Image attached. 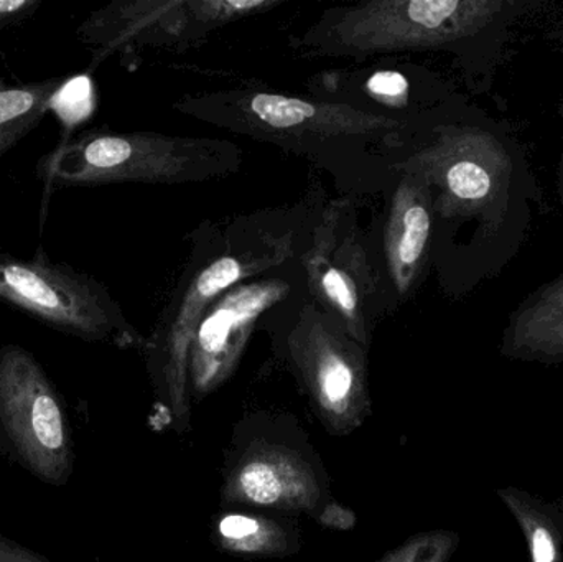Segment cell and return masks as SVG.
Masks as SVG:
<instances>
[{
	"mask_svg": "<svg viewBox=\"0 0 563 562\" xmlns=\"http://www.w3.org/2000/svg\"><path fill=\"white\" fill-rule=\"evenodd\" d=\"M0 562H53L30 548L0 535Z\"/></svg>",
	"mask_w": 563,
	"mask_h": 562,
	"instance_id": "cell-20",
	"label": "cell"
},
{
	"mask_svg": "<svg viewBox=\"0 0 563 562\" xmlns=\"http://www.w3.org/2000/svg\"><path fill=\"white\" fill-rule=\"evenodd\" d=\"M0 451L43 484L63 487L75 465L65 401L33 353L0 349Z\"/></svg>",
	"mask_w": 563,
	"mask_h": 562,
	"instance_id": "cell-8",
	"label": "cell"
},
{
	"mask_svg": "<svg viewBox=\"0 0 563 562\" xmlns=\"http://www.w3.org/2000/svg\"><path fill=\"white\" fill-rule=\"evenodd\" d=\"M323 203V195H311L224 223L205 221L191 233L187 263L147 343L168 385L184 383L198 326L218 297L298 260Z\"/></svg>",
	"mask_w": 563,
	"mask_h": 562,
	"instance_id": "cell-3",
	"label": "cell"
},
{
	"mask_svg": "<svg viewBox=\"0 0 563 562\" xmlns=\"http://www.w3.org/2000/svg\"><path fill=\"white\" fill-rule=\"evenodd\" d=\"M89 92L91 86L88 76L66 78L65 85L53 99L52 111H55L65 124H76L78 118H85V112H89Z\"/></svg>",
	"mask_w": 563,
	"mask_h": 562,
	"instance_id": "cell-17",
	"label": "cell"
},
{
	"mask_svg": "<svg viewBox=\"0 0 563 562\" xmlns=\"http://www.w3.org/2000/svg\"><path fill=\"white\" fill-rule=\"evenodd\" d=\"M307 290L298 260L228 289L205 313L190 349L198 383L220 378L240 359L257 323ZM188 360V363H190Z\"/></svg>",
	"mask_w": 563,
	"mask_h": 562,
	"instance_id": "cell-10",
	"label": "cell"
},
{
	"mask_svg": "<svg viewBox=\"0 0 563 562\" xmlns=\"http://www.w3.org/2000/svg\"><path fill=\"white\" fill-rule=\"evenodd\" d=\"M394 175L379 230L369 231L393 312L416 296L432 267L433 233L429 185L416 174Z\"/></svg>",
	"mask_w": 563,
	"mask_h": 562,
	"instance_id": "cell-11",
	"label": "cell"
},
{
	"mask_svg": "<svg viewBox=\"0 0 563 562\" xmlns=\"http://www.w3.org/2000/svg\"><path fill=\"white\" fill-rule=\"evenodd\" d=\"M516 7L499 0H369L328 7L288 45L300 58L361 63L452 53L466 59L499 33Z\"/></svg>",
	"mask_w": 563,
	"mask_h": 562,
	"instance_id": "cell-4",
	"label": "cell"
},
{
	"mask_svg": "<svg viewBox=\"0 0 563 562\" xmlns=\"http://www.w3.org/2000/svg\"><path fill=\"white\" fill-rule=\"evenodd\" d=\"M298 263L307 296L357 343L367 345L371 330L393 307L376 247L350 197L324 201Z\"/></svg>",
	"mask_w": 563,
	"mask_h": 562,
	"instance_id": "cell-6",
	"label": "cell"
},
{
	"mask_svg": "<svg viewBox=\"0 0 563 562\" xmlns=\"http://www.w3.org/2000/svg\"><path fill=\"white\" fill-rule=\"evenodd\" d=\"M384 59L386 65L320 73L308 82V96L390 118H416L455 96L423 66Z\"/></svg>",
	"mask_w": 563,
	"mask_h": 562,
	"instance_id": "cell-12",
	"label": "cell"
},
{
	"mask_svg": "<svg viewBox=\"0 0 563 562\" xmlns=\"http://www.w3.org/2000/svg\"><path fill=\"white\" fill-rule=\"evenodd\" d=\"M503 352L522 360L563 359V274L529 294L512 312Z\"/></svg>",
	"mask_w": 563,
	"mask_h": 562,
	"instance_id": "cell-13",
	"label": "cell"
},
{
	"mask_svg": "<svg viewBox=\"0 0 563 562\" xmlns=\"http://www.w3.org/2000/svg\"><path fill=\"white\" fill-rule=\"evenodd\" d=\"M42 7V0H0V30L22 23Z\"/></svg>",
	"mask_w": 563,
	"mask_h": 562,
	"instance_id": "cell-18",
	"label": "cell"
},
{
	"mask_svg": "<svg viewBox=\"0 0 563 562\" xmlns=\"http://www.w3.org/2000/svg\"><path fill=\"white\" fill-rule=\"evenodd\" d=\"M174 109L305 158L361 194L389 187L396 175L387 170V152L404 144L433 111L390 118L260 86L185 95Z\"/></svg>",
	"mask_w": 563,
	"mask_h": 562,
	"instance_id": "cell-2",
	"label": "cell"
},
{
	"mask_svg": "<svg viewBox=\"0 0 563 562\" xmlns=\"http://www.w3.org/2000/svg\"><path fill=\"white\" fill-rule=\"evenodd\" d=\"M221 535L228 540L243 541L246 538L254 537L260 531V524L253 518L240 517V515H231L224 518L220 525Z\"/></svg>",
	"mask_w": 563,
	"mask_h": 562,
	"instance_id": "cell-19",
	"label": "cell"
},
{
	"mask_svg": "<svg viewBox=\"0 0 563 562\" xmlns=\"http://www.w3.org/2000/svg\"><path fill=\"white\" fill-rule=\"evenodd\" d=\"M562 112H563V104H562ZM559 197H561V200L563 203V154H562V161H561V170H559Z\"/></svg>",
	"mask_w": 563,
	"mask_h": 562,
	"instance_id": "cell-21",
	"label": "cell"
},
{
	"mask_svg": "<svg viewBox=\"0 0 563 562\" xmlns=\"http://www.w3.org/2000/svg\"><path fill=\"white\" fill-rule=\"evenodd\" d=\"M390 174H416L432 197V267L453 296L495 276L528 234L534 181L521 147L459 95L386 155Z\"/></svg>",
	"mask_w": 563,
	"mask_h": 562,
	"instance_id": "cell-1",
	"label": "cell"
},
{
	"mask_svg": "<svg viewBox=\"0 0 563 562\" xmlns=\"http://www.w3.org/2000/svg\"><path fill=\"white\" fill-rule=\"evenodd\" d=\"M499 495L528 537L532 562H563L562 530L552 517L551 508L518 491H505Z\"/></svg>",
	"mask_w": 563,
	"mask_h": 562,
	"instance_id": "cell-15",
	"label": "cell"
},
{
	"mask_svg": "<svg viewBox=\"0 0 563 562\" xmlns=\"http://www.w3.org/2000/svg\"><path fill=\"white\" fill-rule=\"evenodd\" d=\"M0 299L85 342L121 349L144 342L104 284L55 263L42 246L30 260L0 254Z\"/></svg>",
	"mask_w": 563,
	"mask_h": 562,
	"instance_id": "cell-7",
	"label": "cell"
},
{
	"mask_svg": "<svg viewBox=\"0 0 563 562\" xmlns=\"http://www.w3.org/2000/svg\"><path fill=\"white\" fill-rule=\"evenodd\" d=\"M287 475L269 462H253L240 475V487L246 498L261 505H273L284 497Z\"/></svg>",
	"mask_w": 563,
	"mask_h": 562,
	"instance_id": "cell-16",
	"label": "cell"
},
{
	"mask_svg": "<svg viewBox=\"0 0 563 562\" xmlns=\"http://www.w3.org/2000/svg\"><path fill=\"white\" fill-rule=\"evenodd\" d=\"M282 0H115L89 13L78 36L92 52L91 68L119 52H185L211 33L247 16L271 12Z\"/></svg>",
	"mask_w": 563,
	"mask_h": 562,
	"instance_id": "cell-9",
	"label": "cell"
},
{
	"mask_svg": "<svg viewBox=\"0 0 563 562\" xmlns=\"http://www.w3.org/2000/svg\"><path fill=\"white\" fill-rule=\"evenodd\" d=\"M65 76L32 82H10L0 75V158L25 139L65 85Z\"/></svg>",
	"mask_w": 563,
	"mask_h": 562,
	"instance_id": "cell-14",
	"label": "cell"
},
{
	"mask_svg": "<svg viewBox=\"0 0 563 562\" xmlns=\"http://www.w3.org/2000/svg\"><path fill=\"white\" fill-rule=\"evenodd\" d=\"M244 151L224 139L95 129L43 155L36 175L46 188L101 185H191L243 167Z\"/></svg>",
	"mask_w": 563,
	"mask_h": 562,
	"instance_id": "cell-5",
	"label": "cell"
}]
</instances>
